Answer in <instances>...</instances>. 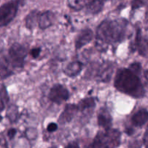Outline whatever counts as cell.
Returning a JSON list of instances; mask_svg holds the SVG:
<instances>
[{
  "label": "cell",
  "instance_id": "6da1fadb",
  "mask_svg": "<svg viewBox=\"0 0 148 148\" xmlns=\"http://www.w3.org/2000/svg\"><path fill=\"white\" fill-rule=\"evenodd\" d=\"M129 23L124 18L105 20L98 26L96 45L98 49L104 50L108 45H116L125 40Z\"/></svg>",
  "mask_w": 148,
  "mask_h": 148
},
{
  "label": "cell",
  "instance_id": "7a4b0ae2",
  "mask_svg": "<svg viewBox=\"0 0 148 148\" xmlns=\"http://www.w3.org/2000/svg\"><path fill=\"white\" fill-rule=\"evenodd\" d=\"M114 86L118 91L134 98H141L145 95V90L140 76L130 68H120L117 71Z\"/></svg>",
  "mask_w": 148,
  "mask_h": 148
},
{
  "label": "cell",
  "instance_id": "3957f363",
  "mask_svg": "<svg viewBox=\"0 0 148 148\" xmlns=\"http://www.w3.org/2000/svg\"><path fill=\"white\" fill-rule=\"evenodd\" d=\"M121 133L110 128L99 131L86 148H118L121 145Z\"/></svg>",
  "mask_w": 148,
  "mask_h": 148
},
{
  "label": "cell",
  "instance_id": "277c9868",
  "mask_svg": "<svg viewBox=\"0 0 148 148\" xmlns=\"http://www.w3.org/2000/svg\"><path fill=\"white\" fill-rule=\"evenodd\" d=\"M7 61L12 68L21 69L23 68L25 60L27 56V49L23 45L15 43L11 46L8 52Z\"/></svg>",
  "mask_w": 148,
  "mask_h": 148
},
{
  "label": "cell",
  "instance_id": "5b68a950",
  "mask_svg": "<svg viewBox=\"0 0 148 148\" xmlns=\"http://www.w3.org/2000/svg\"><path fill=\"white\" fill-rule=\"evenodd\" d=\"M114 65L111 62H104L100 65H94L90 69V76L93 77L95 81L106 83L111 81L114 73Z\"/></svg>",
  "mask_w": 148,
  "mask_h": 148
},
{
  "label": "cell",
  "instance_id": "8992f818",
  "mask_svg": "<svg viewBox=\"0 0 148 148\" xmlns=\"http://www.w3.org/2000/svg\"><path fill=\"white\" fill-rule=\"evenodd\" d=\"M18 4L17 1L12 0L0 7V26H6L12 21L17 15Z\"/></svg>",
  "mask_w": 148,
  "mask_h": 148
},
{
  "label": "cell",
  "instance_id": "52a82bcc",
  "mask_svg": "<svg viewBox=\"0 0 148 148\" xmlns=\"http://www.w3.org/2000/svg\"><path fill=\"white\" fill-rule=\"evenodd\" d=\"M69 97V92L67 89L62 84H55L49 93V99L52 102L61 104L66 101Z\"/></svg>",
  "mask_w": 148,
  "mask_h": 148
},
{
  "label": "cell",
  "instance_id": "ba28073f",
  "mask_svg": "<svg viewBox=\"0 0 148 148\" xmlns=\"http://www.w3.org/2000/svg\"><path fill=\"white\" fill-rule=\"evenodd\" d=\"M134 49L138 51L140 55L147 57V38L144 37L142 33V30L140 27L136 28V35L134 39Z\"/></svg>",
  "mask_w": 148,
  "mask_h": 148
},
{
  "label": "cell",
  "instance_id": "9c48e42d",
  "mask_svg": "<svg viewBox=\"0 0 148 148\" xmlns=\"http://www.w3.org/2000/svg\"><path fill=\"white\" fill-rule=\"evenodd\" d=\"M77 112L78 108L77 104H66L64 111L61 113L58 121L60 124H65V123H69L75 118V115L77 114Z\"/></svg>",
  "mask_w": 148,
  "mask_h": 148
},
{
  "label": "cell",
  "instance_id": "30bf717a",
  "mask_svg": "<svg viewBox=\"0 0 148 148\" xmlns=\"http://www.w3.org/2000/svg\"><path fill=\"white\" fill-rule=\"evenodd\" d=\"M93 39V32L90 28H86L79 32L75 39V45L76 49H80L89 44Z\"/></svg>",
  "mask_w": 148,
  "mask_h": 148
},
{
  "label": "cell",
  "instance_id": "8fae6325",
  "mask_svg": "<svg viewBox=\"0 0 148 148\" xmlns=\"http://www.w3.org/2000/svg\"><path fill=\"white\" fill-rule=\"evenodd\" d=\"M55 20V15L51 11H45L40 12L38 20V25L42 30L51 27L53 24Z\"/></svg>",
  "mask_w": 148,
  "mask_h": 148
},
{
  "label": "cell",
  "instance_id": "7c38bea8",
  "mask_svg": "<svg viewBox=\"0 0 148 148\" xmlns=\"http://www.w3.org/2000/svg\"><path fill=\"white\" fill-rule=\"evenodd\" d=\"M112 116L107 108H101L98 115V124L103 129H108L112 126Z\"/></svg>",
  "mask_w": 148,
  "mask_h": 148
},
{
  "label": "cell",
  "instance_id": "4fadbf2b",
  "mask_svg": "<svg viewBox=\"0 0 148 148\" xmlns=\"http://www.w3.org/2000/svg\"><path fill=\"white\" fill-rule=\"evenodd\" d=\"M148 113L146 109L143 108L139 110L132 117V123L135 127H142L147 121Z\"/></svg>",
  "mask_w": 148,
  "mask_h": 148
},
{
  "label": "cell",
  "instance_id": "5bb4252c",
  "mask_svg": "<svg viewBox=\"0 0 148 148\" xmlns=\"http://www.w3.org/2000/svg\"><path fill=\"white\" fill-rule=\"evenodd\" d=\"M83 65L79 61H73L71 62L65 67L64 69V73L65 75L69 77H75L79 75L82 71Z\"/></svg>",
  "mask_w": 148,
  "mask_h": 148
},
{
  "label": "cell",
  "instance_id": "9a60e30c",
  "mask_svg": "<svg viewBox=\"0 0 148 148\" xmlns=\"http://www.w3.org/2000/svg\"><path fill=\"white\" fill-rule=\"evenodd\" d=\"M7 58L0 59V80H4L14 74Z\"/></svg>",
  "mask_w": 148,
  "mask_h": 148
},
{
  "label": "cell",
  "instance_id": "2e32d148",
  "mask_svg": "<svg viewBox=\"0 0 148 148\" xmlns=\"http://www.w3.org/2000/svg\"><path fill=\"white\" fill-rule=\"evenodd\" d=\"M103 0H92L86 6L87 12L91 15L98 14L103 8Z\"/></svg>",
  "mask_w": 148,
  "mask_h": 148
},
{
  "label": "cell",
  "instance_id": "e0dca14e",
  "mask_svg": "<svg viewBox=\"0 0 148 148\" xmlns=\"http://www.w3.org/2000/svg\"><path fill=\"white\" fill-rule=\"evenodd\" d=\"M40 12L38 10H33L27 15L25 19L26 28L30 30H33L36 28V25H38V20Z\"/></svg>",
  "mask_w": 148,
  "mask_h": 148
},
{
  "label": "cell",
  "instance_id": "ac0fdd59",
  "mask_svg": "<svg viewBox=\"0 0 148 148\" xmlns=\"http://www.w3.org/2000/svg\"><path fill=\"white\" fill-rule=\"evenodd\" d=\"M78 108V111L85 112L88 110H92L95 107V99L92 97H88V98L83 99L77 104Z\"/></svg>",
  "mask_w": 148,
  "mask_h": 148
},
{
  "label": "cell",
  "instance_id": "d6986e66",
  "mask_svg": "<svg viewBox=\"0 0 148 148\" xmlns=\"http://www.w3.org/2000/svg\"><path fill=\"white\" fill-rule=\"evenodd\" d=\"M6 116L10 120V123H14L17 121L19 118V111L18 107L15 104H11L8 107V109L7 110Z\"/></svg>",
  "mask_w": 148,
  "mask_h": 148
},
{
  "label": "cell",
  "instance_id": "ffe728a7",
  "mask_svg": "<svg viewBox=\"0 0 148 148\" xmlns=\"http://www.w3.org/2000/svg\"><path fill=\"white\" fill-rule=\"evenodd\" d=\"M92 0H67L68 6L72 10L79 11L86 7Z\"/></svg>",
  "mask_w": 148,
  "mask_h": 148
},
{
  "label": "cell",
  "instance_id": "44dd1931",
  "mask_svg": "<svg viewBox=\"0 0 148 148\" xmlns=\"http://www.w3.org/2000/svg\"><path fill=\"white\" fill-rule=\"evenodd\" d=\"M9 101H10V97H9L7 89L3 85L0 89V102L6 105V104H7Z\"/></svg>",
  "mask_w": 148,
  "mask_h": 148
},
{
  "label": "cell",
  "instance_id": "7402d4cb",
  "mask_svg": "<svg viewBox=\"0 0 148 148\" xmlns=\"http://www.w3.org/2000/svg\"><path fill=\"white\" fill-rule=\"evenodd\" d=\"M25 136L26 138L29 140H33V139H36L38 136L37 131L36 129L33 128H29L26 130L25 131Z\"/></svg>",
  "mask_w": 148,
  "mask_h": 148
},
{
  "label": "cell",
  "instance_id": "603a6c76",
  "mask_svg": "<svg viewBox=\"0 0 148 148\" xmlns=\"http://www.w3.org/2000/svg\"><path fill=\"white\" fill-rule=\"evenodd\" d=\"M147 3V0H133L132 2V10H135L145 6Z\"/></svg>",
  "mask_w": 148,
  "mask_h": 148
},
{
  "label": "cell",
  "instance_id": "cb8c5ba5",
  "mask_svg": "<svg viewBox=\"0 0 148 148\" xmlns=\"http://www.w3.org/2000/svg\"><path fill=\"white\" fill-rule=\"evenodd\" d=\"M130 69L139 75L142 71V65L139 62H134L132 65H130Z\"/></svg>",
  "mask_w": 148,
  "mask_h": 148
},
{
  "label": "cell",
  "instance_id": "d4e9b609",
  "mask_svg": "<svg viewBox=\"0 0 148 148\" xmlns=\"http://www.w3.org/2000/svg\"><path fill=\"white\" fill-rule=\"evenodd\" d=\"M40 52H41V49L39 47H36V48H34V49H31V50H30V54L33 58H37L38 57H39Z\"/></svg>",
  "mask_w": 148,
  "mask_h": 148
},
{
  "label": "cell",
  "instance_id": "484cf974",
  "mask_svg": "<svg viewBox=\"0 0 148 148\" xmlns=\"http://www.w3.org/2000/svg\"><path fill=\"white\" fill-rule=\"evenodd\" d=\"M58 126L56 123H50L47 126V131L50 133H52V132H54L55 131L57 130Z\"/></svg>",
  "mask_w": 148,
  "mask_h": 148
},
{
  "label": "cell",
  "instance_id": "4316f807",
  "mask_svg": "<svg viewBox=\"0 0 148 148\" xmlns=\"http://www.w3.org/2000/svg\"><path fill=\"white\" fill-rule=\"evenodd\" d=\"M16 133H17V130L12 128V129H10L8 131V132H7V136H8L10 140H12V139H13L14 138Z\"/></svg>",
  "mask_w": 148,
  "mask_h": 148
},
{
  "label": "cell",
  "instance_id": "83f0119b",
  "mask_svg": "<svg viewBox=\"0 0 148 148\" xmlns=\"http://www.w3.org/2000/svg\"><path fill=\"white\" fill-rule=\"evenodd\" d=\"M0 148H8L7 142L4 136H0Z\"/></svg>",
  "mask_w": 148,
  "mask_h": 148
},
{
  "label": "cell",
  "instance_id": "f1b7e54d",
  "mask_svg": "<svg viewBox=\"0 0 148 148\" xmlns=\"http://www.w3.org/2000/svg\"><path fill=\"white\" fill-rule=\"evenodd\" d=\"M141 146L142 144L138 140H135L134 142L130 143V148H141Z\"/></svg>",
  "mask_w": 148,
  "mask_h": 148
},
{
  "label": "cell",
  "instance_id": "f546056e",
  "mask_svg": "<svg viewBox=\"0 0 148 148\" xmlns=\"http://www.w3.org/2000/svg\"><path fill=\"white\" fill-rule=\"evenodd\" d=\"M65 148H79V145L77 142H71L65 147Z\"/></svg>",
  "mask_w": 148,
  "mask_h": 148
},
{
  "label": "cell",
  "instance_id": "4dcf8cb0",
  "mask_svg": "<svg viewBox=\"0 0 148 148\" xmlns=\"http://www.w3.org/2000/svg\"><path fill=\"white\" fill-rule=\"evenodd\" d=\"M4 107H5V105H4V104H2V103H1V102H0V113H1V112L3 110H4ZM1 120H2V116H1V115H0V122L1 121Z\"/></svg>",
  "mask_w": 148,
  "mask_h": 148
},
{
  "label": "cell",
  "instance_id": "1f68e13d",
  "mask_svg": "<svg viewBox=\"0 0 148 148\" xmlns=\"http://www.w3.org/2000/svg\"><path fill=\"white\" fill-rule=\"evenodd\" d=\"M17 2H18V4H21L22 5L23 4V2H24V0H17Z\"/></svg>",
  "mask_w": 148,
  "mask_h": 148
},
{
  "label": "cell",
  "instance_id": "d6a6232c",
  "mask_svg": "<svg viewBox=\"0 0 148 148\" xmlns=\"http://www.w3.org/2000/svg\"><path fill=\"white\" fill-rule=\"evenodd\" d=\"M51 148H56V147H51Z\"/></svg>",
  "mask_w": 148,
  "mask_h": 148
},
{
  "label": "cell",
  "instance_id": "836d02e7",
  "mask_svg": "<svg viewBox=\"0 0 148 148\" xmlns=\"http://www.w3.org/2000/svg\"><path fill=\"white\" fill-rule=\"evenodd\" d=\"M103 1H106V0H103Z\"/></svg>",
  "mask_w": 148,
  "mask_h": 148
}]
</instances>
